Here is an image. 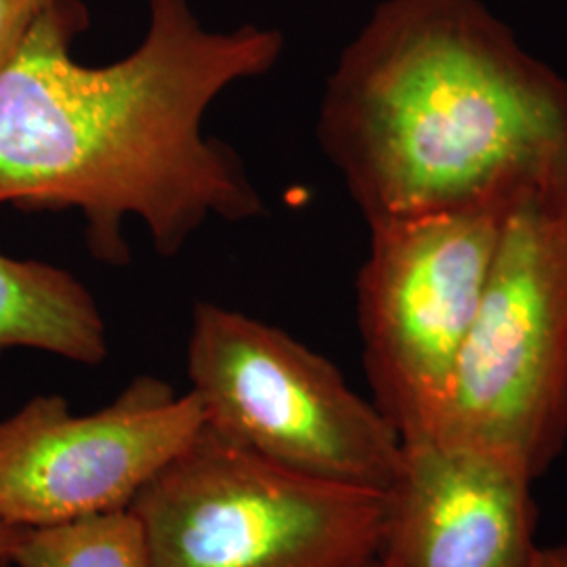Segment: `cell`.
<instances>
[{
	"mask_svg": "<svg viewBox=\"0 0 567 567\" xmlns=\"http://www.w3.org/2000/svg\"><path fill=\"white\" fill-rule=\"evenodd\" d=\"M86 28L81 0H51L0 74V204L81 210L86 246L107 265L131 261L126 217L175 257L210 217L265 215L243 158L203 121L225 89L274 70L282 32H210L189 0H150L140 47L89 68L72 58Z\"/></svg>",
	"mask_w": 567,
	"mask_h": 567,
	"instance_id": "obj_1",
	"label": "cell"
},
{
	"mask_svg": "<svg viewBox=\"0 0 567 567\" xmlns=\"http://www.w3.org/2000/svg\"><path fill=\"white\" fill-rule=\"evenodd\" d=\"M316 135L368 225L567 194V76L484 0H383L328 76Z\"/></svg>",
	"mask_w": 567,
	"mask_h": 567,
	"instance_id": "obj_2",
	"label": "cell"
},
{
	"mask_svg": "<svg viewBox=\"0 0 567 567\" xmlns=\"http://www.w3.org/2000/svg\"><path fill=\"white\" fill-rule=\"evenodd\" d=\"M150 567H370L386 492L267 463L204 425L131 503Z\"/></svg>",
	"mask_w": 567,
	"mask_h": 567,
	"instance_id": "obj_3",
	"label": "cell"
},
{
	"mask_svg": "<svg viewBox=\"0 0 567 567\" xmlns=\"http://www.w3.org/2000/svg\"><path fill=\"white\" fill-rule=\"evenodd\" d=\"M433 437L494 447L540 480L567 447V194L508 213Z\"/></svg>",
	"mask_w": 567,
	"mask_h": 567,
	"instance_id": "obj_4",
	"label": "cell"
},
{
	"mask_svg": "<svg viewBox=\"0 0 567 567\" xmlns=\"http://www.w3.org/2000/svg\"><path fill=\"white\" fill-rule=\"evenodd\" d=\"M187 377L204 425L267 463L386 492L402 437L322 353L243 311L196 303Z\"/></svg>",
	"mask_w": 567,
	"mask_h": 567,
	"instance_id": "obj_5",
	"label": "cell"
},
{
	"mask_svg": "<svg viewBox=\"0 0 567 567\" xmlns=\"http://www.w3.org/2000/svg\"><path fill=\"white\" fill-rule=\"evenodd\" d=\"M524 196L368 225L355 282L362 360L372 402L402 444L440 429L508 213Z\"/></svg>",
	"mask_w": 567,
	"mask_h": 567,
	"instance_id": "obj_6",
	"label": "cell"
},
{
	"mask_svg": "<svg viewBox=\"0 0 567 567\" xmlns=\"http://www.w3.org/2000/svg\"><path fill=\"white\" fill-rule=\"evenodd\" d=\"M203 426L192 391L147 374L89 414L37 395L0 421V522L55 526L128 508Z\"/></svg>",
	"mask_w": 567,
	"mask_h": 567,
	"instance_id": "obj_7",
	"label": "cell"
},
{
	"mask_svg": "<svg viewBox=\"0 0 567 567\" xmlns=\"http://www.w3.org/2000/svg\"><path fill=\"white\" fill-rule=\"evenodd\" d=\"M386 489L383 557L395 567H529L536 480L505 452L450 437L402 444Z\"/></svg>",
	"mask_w": 567,
	"mask_h": 567,
	"instance_id": "obj_8",
	"label": "cell"
},
{
	"mask_svg": "<svg viewBox=\"0 0 567 567\" xmlns=\"http://www.w3.org/2000/svg\"><path fill=\"white\" fill-rule=\"evenodd\" d=\"M11 349L103 364L110 343L102 309L70 271L0 255V355Z\"/></svg>",
	"mask_w": 567,
	"mask_h": 567,
	"instance_id": "obj_9",
	"label": "cell"
},
{
	"mask_svg": "<svg viewBox=\"0 0 567 567\" xmlns=\"http://www.w3.org/2000/svg\"><path fill=\"white\" fill-rule=\"evenodd\" d=\"M9 557L11 567H150L142 524L131 508L16 527Z\"/></svg>",
	"mask_w": 567,
	"mask_h": 567,
	"instance_id": "obj_10",
	"label": "cell"
},
{
	"mask_svg": "<svg viewBox=\"0 0 567 567\" xmlns=\"http://www.w3.org/2000/svg\"><path fill=\"white\" fill-rule=\"evenodd\" d=\"M51 0H0V74Z\"/></svg>",
	"mask_w": 567,
	"mask_h": 567,
	"instance_id": "obj_11",
	"label": "cell"
},
{
	"mask_svg": "<svg viewBox=\"0 0 567 567\" xmlns=\"http://www.w3.org/2000/svg\"><path fill=\"white\" fill-rule=\"evenodd\" d=\"M529 567H567V540L553 547H538Z\"/></svg>",
	"mask_w": 567,
	"mask_h": 567,
	"instance_id": "obj_12",
	"label": "cell"
},
{
	"mask_svg": "<svg viewBox=\"0 0 567 567\" xmlns=\"http://www.w3.org/2000/svg\"><path fill=\"white\" fill-rule=\"evenodd\" d=\"M11 543H13V527L0 522V567H11L9 561Z\"/></svg>",
	"mask_w": 567,
	"mask_h": 567,
	"instance_id": "obj_13",
	"label": "cell"
},
{
	"mask_svg": "<svg viewBox=\"0 0 567 567\" xmlns=\"http://www.w3.org/2000/svg\"><path fill=\"white\" fill-rule=\"evenodd\" d=\"M370 567H395L393 566V564H391V561H389V559H385V557H383V555H381V557H379V559H377V561H374V564H372V566Z\"/></svg>",
	"mask_w": 567,
	"mask_h": 567,
	"instance_id": "obj_14",
	"label": "cell"
}]
</instances>
